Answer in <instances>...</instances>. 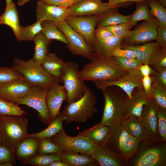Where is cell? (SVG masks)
Segmentation results:
<instances>
[{"label":"cell","instance_id":"cell-5","mask_svg":"<svg viewBox=\"0 0 166 166\" xmlns=\"http://www.w3.org/2000/svg\"><path fill=\"white\" fill-rule=\"evenodd\" d=\"M97 101L95 95L88 87L80 99L65 105L61 113L64 118L65 122H85L97 112L95 107Z\"/></svg>","mask_w":166,"mask_h":166},{"label":"cell","instance_id":"cell-54","mask_svg":"<svg viewBox=\"0 0 166 166\" xmlns=\"http://www.w3.org/2000/svg\"><path fill=\"white\" fill-rule=\"evenodd\" d=\"M138 69L143 77L150 76L153 75L155 72V70L147 64L141 65Z\"/></svg>","mask_w":166,"mask_h":166},{"label":"cell","instance_id":"cell-56","mask_svg":"<svg viewBox=\"0 0 166 166\" xmlns=\"http://www.w3.org/2000/svg\"><path fill=\"white\" fill-rule=\"evenodd\" d=\"M30 0H18L17 4L19 6H22Z\"/></svg>","mask_w":166,"mask_h":166},{"label":"cell","instance_id":"cell-42","mask_svg":"<svg viewBox=\"0 0 166 166\" xmlns=\"http://www.w3.org/2000/svg\"><path fill=\"white\" fill-rule=\"evenodd\" d=\"M22 78V76L12 67H0V85Z\"/></svg>","mask_w":166,"mask_h":166},{"label":"cell","instance_id":"cell-2","mask_svg":"<svg viewBox=\"0 0 166 166\" xmlns=\"http://www.w3.org/2000/svg\"><path fill=\"white\" fill-rule=\"evenodd\" d=\"M102 91L104 106L99 123L112 128L125 119L128 98L123 90L117 86L109 87Z\"/></svg>","mask_w":166,"mask_h":166},{"label":"cell","instance_id":"cell-32","mask_svg":"<svg viewBox=\"0 0 166 166\" xmlns=\"http://www.w3.org/2000/svg\"><path fill=\"white\" fill-rule=\"evenodd\" d=\"M33 41L35 47L32 59L38 64H41L42 61L49 52L48 46L52 40L47 38L41 32L36 36Z\"/></svg>","mask_w":166,"mask_h":166},{"label":"cell","instance_id":"cell-1","mask_svg":"<svg viewBox=\"0 0 166 166\" xmlns=\"http://www.w3.org/2000/svg\"><path fill=\"white\" fill-rule=\"evenodd\" d=\"M127 73L113 58L99 55L95 52L90 62L79 70L78 75L83 81L93 82L113 80Z\"/></svg>","mask_w":166,"mask_h":166},{"label":"cell","instance_id":"cell-51","mask_svg":"<svg viewBox=\"0 0 166 166\" xmlns=\"http://www.w3.org/2000/svg\"><path fill=\"white\" fill-rule=\"evenodd\" d=\"M141 81L143 89L145 94L148 97L152 99L151 91L152 83L151 77L150 76L143 77Z\"/></svg>","mask_w":166,"mask_h":166},{"label":"cell","instance_id":"cell-28","mask_svg":"<svg viewBox=\"0 0 166 166\" xmlns=\"http://www.w3.org/2000/svg\"><path fill=\"white\" fill-rule=\"evenodd\" d=\"M117 8H109L101 14L97 26L106 27L129 22L130 15L121 14Z\"/></svg>","mask_w":166,"mask_h":166},{"label":"cell","instance_id":"cell-45","mask_svg":"<svg viewBox=\"0 0 166 166\" xmlns=\"http://www.w3.org/2000/svg\"><path fill=\"white\" fill-rule=\"evenodd\" d=\"M114 35L124 38L132 27L129 22L106 27Z\"/></svg>","mask_w":166,"mask_h":166},{"label":"cell","instance_id":"cell-17","mask_svg":"<svg viewBox=\"0 0 166 166\" xmlns=\"http://www.w3.org/2000/svg\"><path fill=\"white\" fill-rule=\"evenodd\" d=\"M159 106L151 99L144 105L141 120L148 135L155 140H161L157 128V112Z\"/></svg>","mask_w":166,"mask_h":166},{"label":"cell","instance_id":"cell-27","mask_svg":"<svg viewBox=\"0 0 166 166\" xmlns=\"http://www.w3.org/2000/svg\"><path fill=\"white\" fill-rule=\"evenodd\" d=\"M124 40L122 38L114 35L104 40L95 41L93 48L97 54L112 58L113 51L116 48L121 47Z\"/></svg>","mask_w":166,"mask_h":166},{"label":"cell","instance_id":"cell-50","mask_svg":"<svg viewBox=\"0 0 166 166\" xmlns=\"http://www.w3.org/2000/svg\"><path fill=\"white\" fill-rule=\"evenodd\" d=\"M156 40L160 47L166 48V27L158 26Z\"/></svg>","mask_w":166,"mask_h":166},{"label":"cell","instance_id":"cell-49","mask_svg":"<svg viewBox=\"0 0 166 166\" xmlns=\"http://www.w3.org/2000/svg\"><path fill=\"white\" fill-rule=\"evenodd\" d=\"M61 7L69 8L81 0H38Z\"/></svg>","mask_w":166,"mask_h":166},{"label":"cell","instance_id":"cell-24","mask_svg":"<svg viewBox=\"0 0 166 166\" xmlns=\"http://www.w3.org/2000/svg\"><path fill=\"white\" fill-rule=\"evenodd\" d=\"M39 140L27 137L19 143L15 148L14 155L16 159L24 161L38 154Z\"/></svg>","mask_w":166,"mask_h":166},{"label":"cell","instance_id":"cell-25","mask_svg":"<svg viewBox=\"0 0 166 166\" xmlns=\"http://www.w3.org/2000/svg\"><path fill=\"white\" fill-rule=\"evenodd\" d=\"M66 61L59 58L56 53L48 52L41 65L46 72L61 82L62 71Z\"/></svg>","mask_w":166,"mask_h":166},{"label":"cell","instance_id":"cell-14","mask_svg":"<svg viewBox=\"0 0 166 166\" xmlns=\"http://www.w3.org/2000/svg\"><path fill=\"white\" fill-rule=\"evenodd\" d=\"M141 80L127 73L113 80L97 81L93 82L96 87L101 91L110 86L118 87L126 94L128 99H130L135 88H143Z\"/></svg>","mask_w":166,"mask_h":166},{"label":"cell","instance_id":"cell-11","mask_svg":"<svg viewBox=\"0 0 166 166\" xmlns=\"http://www.w3.org/2000/svg\"><path fill=\"white\" fill-rule=\"evenodd\" d=\"M48 88L33 86L29 93L16 104L25 105L38 112V116L43 123L49 124L52 121L46 105V97Z\"/></svg>","mask_w":166,"mask_h":166},{"label":"cell","instance_id":"cell-15","mask_svg":"<svg viewBox=\"0 0 166 166\" xmlns=\"http://www.w3.org/2000/svg\"><path fill=\"white\" fill-rule=\"evenodd\" d=\"M33 86L24 78L0 85V98L16 104L29 93Z\"/></svg>","mask_w":166,"mask_h":166},{"label":"cell","instance_id":"cell-43","mask_svg":"<svg viewBox=\"0 0 166 166\" xmlns=\"http://www.w3.org/2000/svg\"><path fill=\"white\" fill-rule=\"evenodd\" d=\"M61 150L59 147L53 142L50 139L44 138L39 140L38 154L58 153Z\"/></svg>","mask_w":166,"mask_h":166},{"label":"cell","instance_id":"cell-53","mask_svg":"<svg viewBox=\"0 0 166 166\" xmlns=\"http://www.w3.org/2000/svg\"><path fill=\"white\" fill-rule=\"evenodd\" d=\"M151 76H154L158 81L166 87V68L155 71V73Z\"/></svg>","mask_w":166,"mask_h":166},{"label":"cell","instance_id":"cell-40","mask_svg":"<svg viewBox=\"0 0 166 166\" xmlns=\"http://www.w3.org/2000/svg\"><path fill=\"white\" fill-rule=\"evenodd\" d=\"M42 22L36 21L28 26H21L19 41H33L36 36L42 30Z\"/></svg>","mask_w":166,"mask_h":166},{"label":"cell","instance_id":"cell-6","mask_svg":"<svg viewBox=\"0 0 166 166\" xmlns=\"http://www.w3.org/2000/svg\"><path fill=\"white\" fill-rule=\"evenodd\" d=\"M20 73L32 85L49 88L60 84V81L53 77L32 59L25 61L15 58L12 67Z\"/></svg>","mask_w":166,"mask_h":166},{"label":"cell","instance_id":"cell-8","mask_svg":"<svg viewBox=\"0 0 166 166\" xmlns=\"http://www.w3.org/2000/svg\"><path fill=\"white\" fill-rule=\"evenodd\" d=\"M79 66L72 61H66L61 77V81L66 91L67 104L80 99L85 94L88 87L85 81L80 79L78 75Z\"/></svg>","mask_w":166,"mask_h":166},{"label":"cell","instance_id":"cell-29","mask_svg":"<svg viewBox=\"0 0 166 166\" xmlns=\"http://www.w3.org/2000/svg\"><path fill=\"white\" fill-rule=\"evenodd\" d=\"M0 24L10 27L19 40L21 26L18 11L14 2L9 6L6 8L4 12L0 16Z\"/></svg>","mask_w":166,"mask_h":166},{"label":"cell","instance_id":"cell-57","mask_svg":"<svg viewBox=\"0 0 166 166\" xmlns=\"http://www.w3.org/2000/svg\"><path fill=\"white\" fill-rule=\"evenodd\" d=\"M14 164L11 162H6L0 164V166H13Z\"/></svg>","mask_w":166,"mask_h":166},{"label":"cell","instance_id":"cell-26","mask_svg":"<svg viewBox=\"0 0 166 166\" xmlns=\"http://www.w3.org/2000/svg\"><path fill=\"white\" fill-rule=\"evenodd\" d=\"M159 47L156 42H148L140 45L122 44L121 48L133 50L135 53L136 58L141 64H148L151 56Z\"/></svg>","mask_w":166,"mask_h":166},{"label":"cell","instance_id":"cell-10","mask_svg":"<svg viewBox=\"0 0 166 166\" xmlns=\"http://www.w3.org/2000/svg\"><path fill=\"white\" fill-rule=\"evenodd\" d=\"M50 139L61 150H71L88 156L94 152L96 145L86 136L78 134L75 136H70L64 130Z\"/></svg>","mask_w":166,"mask_h":166},{"label":"cell","instance_id":"cell-34","mask_svg":"<svg viewBox=\"0 0 166 166\" xmlns=\"http://www.w3.org/2000/svg\"><path fill=\"white\" fill-rule=\"evenodd\" d=\"M136 8L134 13L130 15L129 22L133 27L140 21H149L154 17L151 14L146 1L136 2Z\"/></svg>","mask_w":166,"mask_h":166},{"label":"cell","instance_id":"cell-47","mask_svg":"<svg viewBox=\"0 0 166 166\" xmlns=\"http://www.w3.org/2000/svg\"><path fill=\"white\" fill-rule=\"evenodd\" d=\"M112 57H119L122 58L134 59L136 58V55L132 50L123 49L121 47L115 49L113 52Z\"/></svg>","mask_w":166,"mask_h":166},{"label":"cell","instance_id":"cell-37","mask_svg":"<svg viewBox=\"0 0 166 166\" xmlns=\"http://www.w3.org/2000/svg\"><path fill=\"white\" fill-rule=\"evenodd\" d=\"M61 160L57 153L47 154H38L27 160L22 161L24 164L37 166H48L52 162Z\"/></svg>","mask_w":166,"mask_h":166},{"label":"cell","instance_id":"cell-31","mask_svg":"<svg viewBox=\"0 0 166 166\" xmlns=\"http://www.w3.org/2000/svg\"><path fill=\"white\" fill-rule=\"evenodd\" d=\"M65 119L61 113L57 116L49 124L45 129L37 133H29L27 137H31L37 139H50L59 132L63 130V123Z\"/></svg>","mask_w":166,"mask_h":166},{"label":"cell","instance_id":"cell-59","mask_svg":"<svg viewBox=\"0 0 166 166\" xmlns=\"http://www.w3.org/2000/svg\"><path fill=\"white\" fill-rule=\"evenodd\" d=\"M6 8L9 6L13 2L12 0H6Z\"/></svg>","mask_w":166,"mask_h":166},{"label":"cell","instance_id":"cell-7","mask_svg":"<svg viewBox=\"0 0 166 166\" xmlns=\"http://www.w3.org/2000/svg\"><path fill=\"white\" fill-rule=\"evenodd\" d=\"M140 143L137 138L125 129L121 123L110 128L109 134L102 145L129 160L137 151Z\"/></svg>","mask_w":166,"mask_h":166},{"label":"cell","instance_id":"cell-3","mask_svg":"<svg viewBox=\"0 0 166 166\" xmlns=\"http://www.w3.org/2000/svg\"><path fill=\"white\" fill-rule=\"evenodd\" d=\"M28 120L22 116H0L2 144L14 155V150L22 141L27 138Z\"/></svg>","mask_w":166,"mask_h":166},{"label":"cell","instance_id":"cell-39","mask_svg":"<svg viewBox=\"0 0 166 166\" xmlns=\"http://www.w3.org/2000/svg\"><path fill=\"white\" fill-rule=\"evenodd\" d=\"M28 114L18 105L0 98V116H18Z\"/></svg>","mask_w":166,"mask_h":166},{"label":"cell","instance_id":"cell-30","mask_svg":"<svg viewBox=\"0 0 166 166\" xmlns=\"http://www.w3.org/2000/svg\"><path fill=\"white\" fill-rule=\"evenodd\" d=\"M110 128L99 123L90 128L78 133V135L86 136L93 143L102 145L107 137Z\"/></svg>","mask_w":166,"mask_h":166},{"label":"cell","instance_id":"cell-35","mask_svg":"<svg viewBox=\"0 0 166 166\" xmlns=\"http://www.w3.org/2000/svg\"><path fill=\"white\" fill-rule=\"evenodd\" d=\"M152 79L151 91L152 99L161 108L166 110V87L153 76Z\"/></svg>","mask_w":166,"mask_h":166},{"label":"cell","instance_id":"cell-48","mask_svg":"<svg viewBox=\"0 0 166 166\" xmlns=\"http://www.w3.org/2000/svg\"><path fill=\"white\" fill-rule=\"evenodd\" d=\"M110 30L105 27H97L94 34L95 41H100L108 39L114 36Z\"/></svg>","mask_w":166,"mask_h":166},{"label":"cell","instance_id":"cell-23","mask_svg":"<svg viewBox=\"0 0 166 166\" xmlns=\"http://www.w3.org/2000/svg\"><path fill=\"white\" fill-rule=\"evenodd\" d=\"M121 123L125 129L131 135L137 138L140 142L158 141L150 137L147 133L141 120L132 116L123 120Z\"/></svg>","mask_w":166,"mask_h":166},{"label":"cell","instance_id":"cell-21","mask_svg":"<svg viewBox=\"0 0 166 166\" xmlns=\"http://www.w3.org/2000/svg\"><path fill=\"white\" fill-rule=\"evenodd\" d=\"M152 99L145 95L143 88H135L133 92L132 97L128 100L125 119L135 116L141 120L144 105Z\"/></svg>","mask_w":166,"mask_h":166},{"label":"cell","instance_id":"cell-60","mask_svg":"<svg viewBox=\"0 0 166 166\" xmlns=\"http://www.w3.org/2000/svg\"><path fill=\"white\" fill-rule=\"evenodd\" d=\"M2 144V140H1V135L0 134V145Z\"/></svg>","mask_w":166,"mask_h":166},{"label":"cell","instance_id":"cell-22","mask_svg":"<svg viewBox=\"0 0 166 166\" xmlns=\"http://www.w3.org/2000/svg\"><path fill=\"white\" fill-rule=\"evenodd\" d=\"M69 150H61L57 154L61 161L68 166H95L98 164L91 157L85 154Z\"/></svg>","mask_w":166,"mask_h":166},{"label":"cell","instance_id":"cell-36","mask_svg":"<svg viewBox=\"0 0 166 166\" xmlns=\"http://www.w3.org/2000/svg\"><path fill=\"white\" fill-rule=\"evenodd\" d=\"M118 62L123 69L128 73L142 79L143 76L139 70L141 64L136 58L130 59L119 57H112Z\"/></svg>","mask_w":166,"mask_h":166},{"label":"cell","instance_id":"cell-33","mask_svg":"<svg viewBox=\"0 0 166 166\" xmlns=\"http://www.w3.org/2000/svg\"><path fill=\"white\" fill-rule=\"evenodd\" d=\"M42 30L41 32L49 39L55 40L65 44L67 41L62 32L60 30L54 22L44 21L42 22Z\"/></svg>","mask_w":166,"mask_h":166},{"label":"cell","instance_id":"cell-4","mask_svg":"<svg viewBox=\"0 0 166 166\" xmlns=\"http://www.w3.org/2000/svg\"><path fill=\"white\" fill-rule=\"evenodd\" d=\"M128 166H166V143L161 140L140 143Z\"/></svg>","mask_w":166,"mask_h":166},{"label":"cell","instance_id":"cell-44","mask_svg":"<svg viewBox=\"0 0 166 166\" xmlns=\"http://www.w3.org/2000/svg\"><path fill=\"white\" fill-rule=\"evenodd\" d=\"M157 128L160 140L166 142V110L159 106L157 112Z\"/></svg>","mask_w":166,"mask_h":166},{"label":"cell","instance_id":"cell-18","mask_svg":"<svg viewBox=\"0 0 166 166\" xmlns=\"http://www.w3.org/2000/svg\"><path fill=\"white\" fill-rule=\"evenodd\" d=\"M89 156L101 166H127L128 160L104 145L96 144L94 152Z\"/></svg>","mask_w":166,"mask_h":166},{"label":"cell","instance_id":"cell-13","mask_svg":"<svg viewBox=\"0 0 166 166\" xmlns=\"http://www.w3.org/2000/svg\"><path fill=\"white\" fill-rule=\"evenodd\" d=\"M158 26L155 18L152 20L145 21L131 30L124 39L126 44L131 45L144 44L156 40Z\"/></svg>","mask_w":166,"mask_h":166},{"label":"cell","instance_id":"cell-20","mask_svg":"<svg viewBox=\"0 0 166 166\" xmlns=\"http://www.w3.org/2000/svg\"><path fill=\"white\" fill-rule=\"evenodd\" d=\"M67 97V93L63 85L59 84L48 89L46 102L52 120L60 114L62 104Z\"/></svg>","mask_w":166,"mask_h":166},{"label":"cell","instance_id":"cell-19","mask_svg":"<svg viewBox=\"0 0 166 166\" xmlns=\"http://www.w3.org/2000/svg\"><path fill=\"white\" fill-rule=\"evenodd\" d=\"M109 9V3L102 0H81L68 8L69 16L98 15Z\"/></svg>","mask_w":166,"mask_h":166},{"label":"cell","instance_id":"cell-55","mask_svg":"<svg viewBox=\"0 0 166 166\" xmlns=\"http://www.w3.org/2000/svg\"><path fill=\"white\" fill-rule=\"evenodd\" d=\"M48 166H68V165L62 161L60 160L52 162Z\"/></svg>","mask_w":166,"mask_h":166},{"label":"cell","instance_id":"cell-46","mask_svg":"<svg viewBox=\"0 0 166 166\" xmlns=\"http://www.w3.org/2000/svg\"><path fill=\"white\" fill-rule=\"evenodd\" d=\"M15 159L14 155L8 148L2 144L0 145V164L8 161L14 164Z\"/></svg>","mask_w":166,"mask_h":166},{"label":"cell","instance_id":"cell-16","mask_svg":"<svg viewBox=\"0 0 166 166\" xmlns=\"http://www.w3.org/2000/svg\"><path fill=\"white\" fill-rule=\"evenodd\" d=\"M36 13L37 21H50L54 22L65 21L69 16L68 8L61 7L38 0Z\"/></svg>","mask_w":166,"mask_h":166},{"label":"cell","instance_id":"cell-52","mask_svg":"<svg viewBox=\"0 0 166 166\" xmlns=\"http://www.w3.org/2000/svg\"><path fill=\"white\" fill-rule=\"evenodd\" d=\"M148 0H108L109 8H117L123 6L126 4L132 2H137Z\"/></svg>","mask_w":166,"mask_h":166},{"label":"cell","instance_id":"cell-58","mask_svg":"<svg viewBox=\"0 0 166 166\" xmlns=\"http://www.w3.org/2000/svg\"><path fill=\"white\" fill-rule=\"evenodd\" d=\"M157 1L164 7H166V0H157Z\"/></svg>","mask_w":166,"mask_h":166},{"label":"cell","instance_id":"cell-38","mask_svg":"<svg viewBox=\"0 0 166 166\" xmlns=\"http://www.w3.org/2000/svg\"><path fill=\"white\" fill-rule=\"evenodd\" d=\"M151 13L156 20L159 26L166 27V9L157 0H148Z\"/></svg>","mask_w":166,"mask_h":166},{"label":"cell","instance_id":"cell-9","mask_svg":"<svg viewBox=\"0 0 166 166\" xmlns=\"http://www.w3.org/2000/svg\"><path fill=\"white\" fill-rule=\"evenodd\" d=\"M55 22L65 36L67 41L66 47L69 51L74 55L81 56L91 61L94 50L83 37L65 21Z\"/></svg>","mask_w":166,"mask_h":166},{"label":"cell","instance_id":"cell-41","mask_svg":"<svg viewBox=\"0 0 166 166\" xmlns=\"http://www.w3.org/2000/svg\"><path fill=\"white\" fill-rule=\"evenodd\" d=\"M148 64L155 71L166 68V48L160 47L150 57Z\"/></svg>","mask_w":166,"mask_h":166},{"label":"cell","instance_id":"cell-12","mask_svg":"<svg viewBox=\"0 0 166 166\" xmlns=\"http://www.w3.org/2000/svg\"><path fill=\"white\" fill-rule=\"evenodd\" d=\"M100 16V14L89 16H69L65 21L82 36L93 48L95 41L94 32Z\"/></svg>","mask_w":166,"mask_h":166}]
</instances>
